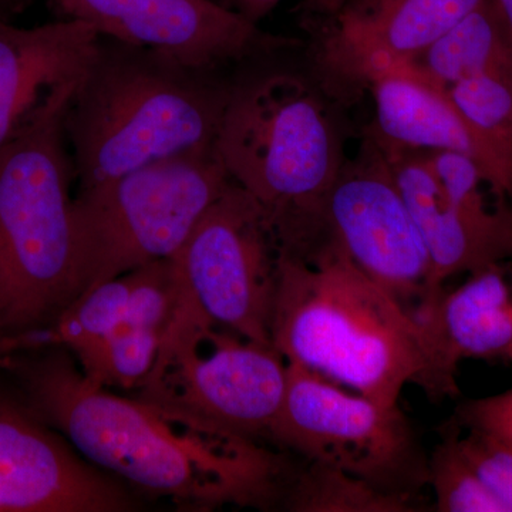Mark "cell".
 <instances>
[{
	"mask_svg": "<svg viewBox=\"0 0 512 512\" xmlns=\"http://www.w3.org/2000/svg\"><path fill=\"white\" fill-rule=\"evenodd\" d=\"M269 439L305 461L338 468L387 493L419 497L427 456L399 404H383L288 365V386Z\"/></svg>",
	"mask_w": 512,
	"mask_h": 512,
	"instance_id": "obj_8",
	"label": "cell"
},
{
	"mask_svg": "<svg viewBox=\"0 0 512 512\" xmlns=\"http://www.w3.org/2000/svg\"><path fill=\"white\" fill-rule=\"evenodd\" d=\"M375 104L373 140L386 150L458 151L473 158L498 198L510 194L511 181L490 151L474 136L447 90L413 64L380 70L365 82Z\"/></svg>",
	"mask_w": 512,
	"mask_h": 512,
	"instance_id": "obj_14",
	"label": "cell"
},
{
	"mask_svg": "<svg viewBox=\"0 0 512 512\" xmlns=\"http://www.w3.org/2000/svg\"><path fill=\"white\" fill-rule=\"evenodd\" d=\"M215 151L232 183L261 205L279 251H308L345 163L338 127L318 93L284 73L235 87Z\"/></svg>",
	"mask_w": 512,
	"mask_h": 512,
	"instance_id": "obj_5",
	"label": "cell"
},
{
	"mask_svg": "<svg viewBox=\"0 0 512 512\" xmlns=\"http://www.w3.org/2000/svg\"><path fill=\"white\" fill-rule=\"evenodd\" d=\"M130 488L86 460L30 412L0 393V512H128Z\"/></svg>",
	"mask_w": 512,
	"mask_h": 512,
	"instance_id": "obj_11",
	"label": "cell"
},
{
	"mask_svg": "<svg viewBox=\"0 0 512 512\" xmlns=\"http://www.w3.org/2000/svg\"><path fill=\"white\" fill-rule=\"evenodd\" d=\"M100 39L82 20L16 28L0 19V148L53 93L79 82Z\"/></svg>",
	"mask_w": 512,
	"mask_h": 512,
	"instance_id": "obj_15",
	"label": "cell"
},
{
	"mask_svg": "<svg viewBox=\"0 0 512 512\" xmlns=\"http://www.w3.org/2000/svg\"><path fill=\"white\" fill-rule=\"evenodd\" d=\"M279 505L286 511L295 512L426 510L419 497L387 493L345 471L313 461H305L301 467H293Z\"/></svg>",
	"mask_w": 512,
	"mask_h": 512,
	"instance_id": "obj_20",
	"label": "cell"
},
{
	"mask_svg": "<svg viewBox=\"0 0 512 512\" xmlns=\"http://www.w3.org/2000/svg\"><path fill=\"white\" fill-rule=\"evenodd\" d=\"M211 72L101 37L64 114L79 190L214 148L232 89Z\"/></svg>",
	"mask_w": 512,
	"mask_h": 512,
	"instance_id": "obj_3",
	"label": "cell"
},
{
	"mask_svg": "<svg viewBox=\"0 0 512 512\" xmlns=\"http://www.w3.org/2000/svg\"><path fill=\"white\" fill-rule=\"evenodd\" d=\"M454 421L460 429L483 431L512 447V387L494 396L461 403Z\"/></svg>",
	"mask_w": 512,
	"mask_h": 512,
	"instance_id": "obj_25",
	"label": "cell"
},
{
	"mask_svg": "<svg viewBox=\"0 0 512 512\" xmlns=\"http://www.w3.org/2000/svg\"><path fill=\"white\" fill-rule=\"evenodd\" d=\"M330 247L382 286L417 320L440 298L429 252L382 148L372 137L345 161L320 207L309 258Z\"/></svg>",
	"mask_w": 512,
	"mask_h": 512,
	"instance_id": "obj_9",
	"label": "cell"
},
{
	"mask_svg": "<svg viewBox=\"0 0 512 512\" xmlns=\"http://www.w3.org/2000/svg\"><path fill=\"white\" fill-rule=\"evenodd\" d=\"M2 338H3V332H2V328H0V342H2Z\"/></svg>",
	"mask_w": 512,
	"mask_h": 512,
	"instance_id": "obj_31",
	"label": "cell"
},
{
	"mask_svg": "<svg viewBox=\"0 0 512 512\" xmlns=\"http://www.w3.org/2000/svg\"><path fill=\"white\" fill-rule=\"evenodd\" d=\"M380 148L429 252L437 291L451 276L512 258L511 210L497 220H476L447 200L421 153Z\"/></svg>",
	"mask_w": 512,
	"mask_h": 512,
	"instance_id": "obj_16",
	"label": "cell"
},
{
	"mask_svg": "<svg viewBox=\"0 0 512 512\" xmlns=\"http://www.w3.org/2000/svg\"><path fill=\"white\" fill-rule=\"evenodd\" d=\"M483 0H350L339 6L323 56L333 72L365 83L412 64Z\"/></svg>",
	"mask_w": 512,
	"mask_h": 512,
	"instance_id": "obj_13",
	"label": "cell"
},
{
	"mask_svg": "<svg viewBox=\"0 0 512 512\" xmlns=\"http://www.w3.org/2000/svg\"><path fill=\"white\" fill-rule=\"evenodd\" d=\"M23 0H0V18L9 19L12 13L18 12Z\"/></svg>",
	"mask_w": 512,
	"mask_h": 512,
	"instance_id": "obj_28",
	"label": "cell"
},
{
	"mask_svg": "<svg viewBox=\"0 0 512 512\" xmlns=\"http://www.w3.org/2000/svg\"><path fill=\"white\" fill-rule=\"evenodd\" d=\"M326 2L330 3V6H339L342 5L343 0H326Z\"/></svg>",
	"mask_w": 512,
	"mask_h": 512,
	"instance_id": "obj_29",
	"label": "cell"
},
{
	"mask_svg": "<svg viewBox=\"0 0 512 512\" xmlns=\"http://www.w3.org/2000/svg\"><path fill=\"white\" fill-rule=\"evenodd\" d=\"M412 64L446 90L480 74L512 69L511 42L493 0H483Z\"/></svg>",
	"mask_w": 512,
	"mask_h": 512,
	"instance_id": "obj_19",
	"label": "cell"
},
{
	"mask_svg": "<svg viewBox=\"0 0 512 512\" xmlns=\"http://www.w3.org/2000/svg\"><path fill=\"white\" fill-rule=\"evenodd\" d=\"M508 197H511V212H512V178H511L510 194H508Z\"/></svg>",
	"mask_w": 512,
	"mask_h": 512,
	"instance_id": "obj_30",
	"label": "cell"
},
{
	"mask_svg": "<svg viewBox=\"0 0 512 512\" xmlns=\"http://www.w3.org/2000/svg\"><path fill=\"white\" fill-rule=\"evenodd\" d=\"M448 97L474 136L512 178V69L480 74L448 87Z\"/></svg>",
	"mask_w": 512,
	"mask_h": 512,
	"instance_id": "obj_21",
	"label": "cell"
},
{
	"mask_svg": "<svg viewBox=\"0 0 512 512\" xmlns=\"http://www.w3.org/2000/svg\"><path fill=\"white\" fill-rule=\"evenodd\" d=\"M288 386L272 345L215 325L181 295L150 375L136 396L241 434L269 439Z\"/></svg>",
	"mask_w": 512,
	"mask_h": 512,
	"instance_id": "obj_7",
	"label": "cell"
},
{
	"mask_svg": "<svg viewBox=\"0 0 512 512\" xmlns=\"http://www.w3.org/2000/svg\"><path fill=\"white\" fill-rule=\"evenodd\" d=\"M279 248L264 210L231 183L173 256L181 295L221 328L272 345Z\"/></svg>",
	"mask_w": 512,
	"mask_h": 512,
	"instance_id": "obj_10",
	"label": "cell"
},
{
	"mask_svg": "<svg viewBox=\"0 0 512 512\" xmlns=\"http://www.w3.org/2000/svg\"><path fill=\"white\" fill-rule=\"evenodd\" d=\"M281 0H237L238 12L251 22L258 23L265 18Z\"/></svg>",
	"mask_w": 512,
	"mask_h": 512,
	"instance_id": "obj_26",
	"label": "cell"
},
{
	"mask_svg": "<svg viewBox=\"0 0 512 512\" xmlns=\"http://www.w3.org/2000/svg\"><path fill=\"white\" fill-rule=\"evenodd\" d=\"M174 259L134 269L123 318L100 343L76 360L83 375L107 389L136 392L150 375L180 301Z\"/></svg>",
	"mask_w": 512,
	"mask_h": 512,
	"instance_id": "obj_18",
	"label": "cell"
},
{
	"mask_svg": "<svg viewBox=\"0 0 512 512\" xmlns=\"http://www.w3.org/2000/svg\"><path fill=\"white\" fill-rule=\"evenodd\" d=\"M67 18L101 37L154 52L197 69L239 59L261 42L256 23L214 0H55Z\"/></svg>",
	"mask_w": 512,
	"mask_h": 512,
	"instance_id": "obj_12",
	"label": "cell"
},
{
	"mask_svg": "<svg viewBox=\"0 0 512 512\" xmlns=\"http://www.w3.org/2000/svg\"><path fill=\"white\" fill-rule=\"evenodd\" d=\"M512 46V0H493Z\"/></svg>",
	"mask_w": 512,
	"mask_h": 512,
	"instance_id": "obj_27",
	"label": "cell"
},
{
	"mask_svg": "<svg viewBox=\"0 0 512 512\" xmlns=\"http://www.w3.org/2000/svg\"><path fill=\"white\" fill-rule=\"evenodd\" d=\"M30 412L123 483L185 507H276L292 464L241 434L83 375L67 350L0 355Z\"/></svg>",
	"mask_w": 512,
	"mask_h": 512,
	"instance_id": "obj_1",
	"label": "cell"
},
{
	"mask_svg": "<svg viewBox=\"0 0 512 512\" xmlns=\"http://www.w3.org/2000/svg\"><path fill=\"white\" fill-rule=\"evenodd\" d=\"M77 83L49 97L0 148V328L35 335L76 301L74 175L64 114Z\"/></svg>",
	"mask_w": 512,
	"mask_h": 512,
	"instance_id": "obj_4",
	"label": "cell"
},
{
	"mask_svg": "<svg viewBox=\"0 0 512 512\" xmlns=\"http://www.w3.org/2000/svg\"><path fill=\"white\" fill-rule=\"evenodd\" d=\"M231 183L214 147L79 190L73 200L77 298L117 276L173 258Z\"/></svg>",
	"mask_w": 512,
	"mask_h": 512,
	"instance_id": "obj_6",
	"label": "cell"
},
{
	"mask_svg": "<svg viewBox=\"0 0 512 512\" xmlns=\"http://www.w3.org/2000/svg\"><path fill=\"white\" fill-rule=\"evenodd\" d=\"M271 342L288 365L376 402L399 404L409 383L439 399L424 326L336 249L308 259L279 251Z\"/></svg>",
	"mask_w": 512,
	"mask_h": 512,
	"instance_id": "obj_2",
	"label": "cell"
},
{
	"mask_svg": "<svg viewBox=\"0 0 512 512\" xmlns=\"http://www.w3.org/2000/svg\"><path fill=\"white\" fill-rule=\"evenodd\" d=\"M468 275L453 291L444 289L423 320L447 396L458 394L463 360L512 362V269L498 262Z\"/></svg>",
	"mask_w": 512,
	"mask_h": 512,
	"instance_id": "obj_17",
	"label": "cell"
},
{
	"mask_svg": "<svg viewBox=\"0 0 512 512\" xmlns=\"http://www.w3.org/2000/svg\"><path fill=\"white\" fill-rule=\"evenodd\" d=\"M441 191L451 204L464 214L480 221H493L504 215L508 208L491 210L484 195L485 181L480 165L467 154L458 151H431L421 153Z\"/></svg>",
	"mask_w": 512,
	"mask_h": 512,
	"instance_id": "obj_23",
	"label": "cell"
},
{
	"mask_svg": "<svg viewBox=\"0 0 512 512\" xmlns=\"http://www.w3.org/2000/svg\"><path fill=\"white\" fill-rule=\"evenodd\" d=\"M458 450L474 468L485 487L503 505L504 512H512V447L503 440L480 430L460 429L454 424Z\"/></svg>",
	"mask_w": 512,
	"mask_h": 512,
	"instance_id": "obj_24",
	"label": "cell"
},
{
	"mask_svg": "<svg viewBox=\"0 0 512 512\" xmlns=\"http://www.w3.org/2000/svg\"><path fill=\"white\" fill-rule=\"evenodd\" d=\"M434 510L439 512H504L474 468L458 450L453 427L427 458Z\"/></svg>",
	"mask_w": 512,
	"mask_h": 512,
	"instance_id": "obj_22",
	"label": "cell"
}]
</instances>
